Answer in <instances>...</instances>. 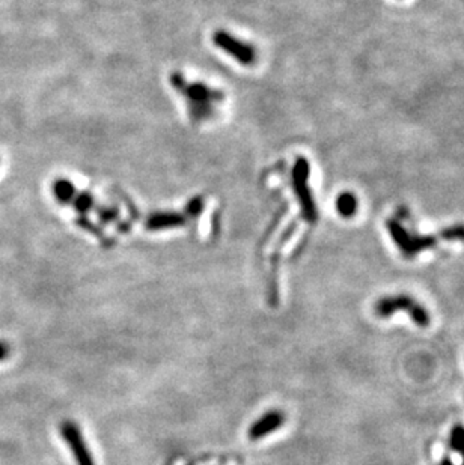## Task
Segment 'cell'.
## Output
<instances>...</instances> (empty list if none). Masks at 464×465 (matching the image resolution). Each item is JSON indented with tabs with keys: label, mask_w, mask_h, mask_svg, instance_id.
Returning a JSON list of instances; mask_svg holds the SVG:
<instances>
[{
	"label": "cell",
	"mask_w": 464,
	"mask_h": 465,
	"mask_svg": "<svg viewBox=\"0 0 464 465\" xmlns=\"http://www.w3.org/2000/svg\"><path fill=\"white\" fill-rule=\"evenodd\" d=\"M172 86L184 95L189 106V113L193 123L208 121L214 115L216 104L223 102L225 95L220 91L208 88L204 83H189L185 82L180 73L171 75Z\"/></svg>",
	"instance_id": "1"
},
{
	"label": "cell",
	"mask_w": 464,
	"mask_h": 465,
	"mask_svg": "<svg viewBox=\"0 0 464 465\" xmlns=\"http://www.w3.org/2000/svg\"><path fill=\"white\" fill-rule=\"evenodd\" d=\"M399 310H407V313L412 316V320L417 327H428L430 325V313L427 309L417 305L413 298L408 296H395V297H383L375 303L374 313L380 318H389Z\"/></svg>",
	"instance_id": "2"
},
{
	"label": "cell",
	"mask_w": 464,
	"mask_h": 465,
	"mask_svg": "<svg viewBox=\"0 0 464 465\" xmlns=\"http://www.w3.org/2000/svg\"><path fill=\"white\" fill-rule=\"evenodd\" d=\"M60 433L65 438L69 451L73 452L77 465H95L89 449L82 437L79 426L73 422H64L60 425Z\"/></svg>",
	"instance_id": "3"
},
{
	"label": "cell",
	"mask_w": 464,
	"mask_h": 465,
	"mask_svg": "<svg viewBox=\"0 0 464 465\" xmlns=\"http://www.w3.org/2000/svg\"><path fill=\"white\" fill-rule=\"evenodd\" d=\"M214 43L218 44L223 51H227L232 58H235V60H238L240 64L252 65L253 62L257 60V51H255L252 45L238 41L237 38L231 36L227 32H216Z\"/></svg>",
	"instance_id": "4"
},
{
	"label": "cell",
	"mask_w": 464,
	"mask_h": 465,
	"mask_svg": "<svg viewBox=\"0 0 464 465\" xmlns=\"http://www.w3.org/2000/svg\"><path fill=\"white\" fill-rule=\"evenodd\" d=\"M285 423V416L282 412H268L262 416L258 422H255L249 429V438L252 441L261 440L276 429L282 428Z\"/></svg>",
	"instance_id": "5"
},
{
	"label": "cell",
	"mask_w": 464,
	"mask_h": 465,
	"mask_svg": "<svg viewBox=\"0 0 464 465\" xmlns=\"http://www.w3.org/2000/svg\"><path fill=\"white\" fill-rule=\"evenodd\" d=\"M336 208L344 217H350L354 214L356 208H358V200H356V198L350 195V193H344V195L338 198Z\"/></svg>",
	"instance_id": "6"
},
{
	"label": "cell",
	"mask_w": 464,
	"mask_h": 465,
	"mask_svg": "<svg viewBox=\"0 0 464 465\" xmlns=\"http://www.w3.org/2000/svg\"><path fill=\"white\" fill-rule=\"evenodd\" d=\"M450 447L454 452L461 453L464 451V426L455 425L450 436Z\"/></svg>",
	"instance_id": "7"
},
{
	"label": "cell",
	"mask_w": 464,
	"mask_h": 465,
	"mask_svg": "<svg viewBox=\"0 0 464 465\" xmlns=\"http://www.w3.org/2000/svg\"><path fill=\"white\" fill-rule=\"evenodd\" d=\"M10 354H11L10 345H8L6 342H3V340H0V361L6 360L8 357H10Z\"/></svg>",
	"instance_id": "8"
},
{
	"label": "cell",
	"mask_w": 464,
	"mask_h": 465,
	"mask_svg": "<svg viewBox=\"0 0 464 465\" xmlns=\"http://www.w3.org/2000/svg\"><path fill=\"white\" fill-rule=\"evenodd\" d=\"M439 465H454V462L451 461V458H448V456H445V458L440 461Z\"/></svg>",
	"instance_id": "9"
},
{
	"label": "cell",
	"mask_w": 464,
	"mask_h": 465,
	"mask_svg": "<svg viewBox=\"0 0 464 465\" xmlns=\"http://www.w3.org/2000/svg\"><path fill=\"white\" fill-rule=\"evenodd\" d=\"M461 453H463V455H464V451H463V452H461ZM461 465H464V456H463V464H461Z\"/></svg>",
	"instance_id": "10"
}]
</instances>
